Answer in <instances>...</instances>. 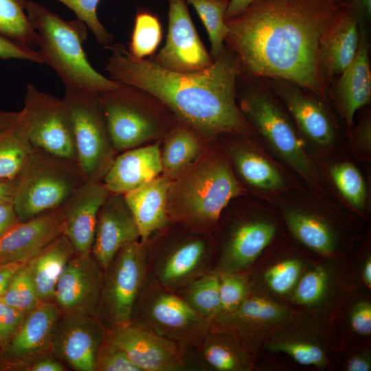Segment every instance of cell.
Here are the masks:
<instances>
[{
  "label": "cell",
  "instance_id": "cell-10",
  "mask_svg": "<svg viewBox=\"0 0 371 371\" xmlns=\"http://www.w3.org/2000/svg\"><path fill=\"white\" fill-rule=\"evenodd\" d=\"M21 109L33 148L77 161L70 120L63 100L28 84Z\"/></svg>",
  "mask_w": 371,
  "mask_h": 371
},
{
  "label": "cell",
  "instance_id": "cell-54",
  "mask_svg": "<svg viewBox=\"0 0 371 371\" xmlns=\"http://www.w3.org/2000/svg\"><path fill=\"white\" fill-rule=\"evenodd\" d=\"M31 371H64L65 366L54 359H42L36 361L29 368Z\"/></svg>",
  "mask_w": 371,
  "mask_h": 371
},
{
  "label": "cell",
  "instance_id": "cell-56",
  "mask_svg": "<svg viewBox=\"0 0 371 371\" xmlns=\"http://www.w3.org/2000/svg\"><path fill=\"white\" fill-rule=\"evenodd\" d=\"M17 179H0V203L4 201L12 200L16 186Z\"/></svg>",
  "mask_w": 371,
  "mask_h": 371
},
{
  "label": "cell",
  "instance_id": "cell-60",
  "mask_svg": "<svg viewBox=\"0 0 371 371\" xmlns=\"http://www.w3.org/2000/svg\"><path fill=\"white\" fill-rule=\"evenodd\" d=\"M338 1H341V0H338Z\"/></svg>",
  "mask_w": 371,
  "mask_h": 371
},
{
  "label": "cell",
  "instance_id": "cell-48",
  "mask_svg": "<svg viewBox=\"0 0 371 371\" xmlns=\"http://www.w3.org/2000/svg\"><path fill=\"white\" fill-rule=\"evenodd\" d=\"M350 326L357 334L369 336L371 334V304L361 301L353 307L350 315Z\"/></svg>",
  "mask_w": 371,
  "mask_h": 371
},
{
  "label": "cell",
  "instance_id": "cell-16",
  "mask_svg": "<svg viewBox=\"0 0 371 371\" xmlns=\"http://www.w3.org/2000/svg\"><path fill=\"white\" fill-rule=\"evenodd\" d=\"M106 330L98 317L64 314L58 319L52 350L78 371H94L98 348Z\"/></svg>",
  "mask_w": 371,
  "mask_h": 371
},
{
  "label": "cell",
  "instance_id": "cell-17",
  "mask_svg": "<svg viewBox=\"0 0 371 371\" xmlns=\"http://www.w3.org/2000/svg\"><path fill=\"white\" fill-rule=\"evenodd\" d=\"M139 239L138 227L123 194L111 193L98 214L92 257L104 272L120 249Z\"/></svg>",
  "mask_w": 371,
  "mask_h": 371
},
{
  "label": "cell",
  "instance_id": "cell-11",
  "mask_svg": "<svg viewBox=\"0 0 371 371\" xmlns=\"http://www.w3.org/2000/svg\"><path fill=\"white\" fill-rule=\"evenodd\" d=\"M289 308L253 289L233 312L218 317L212 326L234 334L251 355L276 330L291 323Z\"/></svg>",
  "mask_w": 371,
  "mask_h": 371
},
{
  "label": "cell",
  "instance_id": "cell-46",
  "mask_svg": "<svg viewBox=\"0 0 371 371\" xmlns=\"http://www.w3.org/2000/svg\"><path fill=\"white\" fill-rule=\"evenodd\" d=\"M26 315L0 299V344H8L16 335Z\"/></svg>",
  "mask_w": 371,
  "mask_h": 371
},
{
  "label": "cell",
  "instance_id": "cell-44",
  "mask_svg": "<svg viewBox=\"0 0 371 371\" xmlns=\"http://www.w3.org/2000/svg\"><path fill=\"white\" fill-rule=\"evenodd\" d=\"M71 10L78 19L83 21L97 41L104 47L110 45L113 35L100 21L97 8L100 0H57Z\"/></svg>",
  "mask_w": 371,
  "mask_h": 371
},
{
  "label": "cell",
  "instance_id": "cell-5",
  "mask_svg": "<svg viewBox=\"0 0 371 371\" xmlns=\"http://www.w3.org/2000/svg\"><path fill=\"white\" fill-rule=\"evenodd\" d=\"M240 192L241 187L226 164L205 163L175 186L170 184L168 214L196 225H213L229 201Z\"/></svg>",
  "mask_w": 371,
  "mask_h": 371
},
{
  "label": "cell",
  "instance_id": "cell-28",
  "mask_svg": "<svg viewBox=\"0 0 371 371\" xmlns=\"http://www.w3.org/2000/svg\"><path fill=\"white\" fill-rule=\"evenodd\" d=\"M60 315L55 302H41L26 315L8 343V353L12 357L26 359L52 349L54 330Z\"/></svg>",
  "mask_w": 371,
  "mask_h": 371
},
{
  "label": "cell",
  "instance_id": "cell-41",
  "mask_svg": "<svg viewBox=\"0 0 371 371\" xmlns=\"http://www.w3.org/2000/svg\"><path fill=\"white\" fill-rule=\"evenodd\" d=\"M1 300L25 315L41 302L38 296L27 262L12 278Z\"/></svg>",
  "mask_w": 371,
  "mask_h": 371
},
{
  "label": "cell",
  "instance_id": "cell-7",
  "mask_svg": "<svg viewBox=\"0 0 371 371\" xmlns=\"http://www.w3.org/2000/svg\"><path fill=\"white\" fill-rule=\"evenodd\" d=\"M67 112L77 162L86 179L102 180L115 159L98 93L65 87L62 99Z\"/></svg>",
  "mask_w": 371,
  "mask_h": 371
},
{
  "label": "cell",
  "instance_id": "cell-35",
  "mask_svg": "<svg viewBox=\"0 0 371 371\" xmlns=\"http://www.w3.org/2000/svg\"><path fill=\"white\" fill-rule=\"evenodd\" d=\"M232 155L238 171L249 183L266 190H277L285 186L279 171L258 153L235 149Z\"/></svg>",
  "mask_w": 371,
  "mask_h": 371
},
{
  "label": "cell",
  "instance_id": "cell-30",
  "mask_svg": "<svg viewBox=\"0 0 371 371\" xmlns=\"http://www.w3.org/2000/svg\"><path fill=\"white\" fill-rule=\"evenodd\" d=\"M273 332L265 342L267 349L273 352H283L297 363L324 368L328 363L324 346L313 336L290 331L286 326Z\"/></svg>",
  "mask_w": 371,
  "mask_h": 371
},
{
  "label": "cell",
  "instance_id": "cell-52",
  "mask_svg": "<svg viewBox=\"0 0 371 371\" xmlns=\"http://www.w3.org/2000/svg\"><path fill=\"white\" fill-rule=\"evenodd\" d=\"M370 369L371 359L368 352H361L353 355L346 364L348 371H370Z\"/></svg>",
  "mask_w": 371,
  "mask_h": 371
},
{
  "label": "cell",
  "instance_id": "cell-43",
  "mask_svg": "<svg viewBox=\"0 0 371 371\" xmlns=\"http://www.w3.org/2000/svg\"><path fill=\"white\" fill-rule=\"evenodd\" d=\"M218 273L220 317L235 311L246 298L251 286L241 272Z\"/></svg>",
  "mask_w": 371,
  "mask_h": 371
},
{
  "label": "cell",
  "instance_id": "cell-4",
  "mask_svg": "<svg viewBox=\"0 0 371 371\" xmlns=\"http://www.w3.org/2000/svg\"><path fill=\"white\" fill-rule=\"evenodd\" d=\"M85 181L76 161L33 148L12 199L19 219L60 207Z\"/></svg>",
  "mask_w": 371,
  "mask_h": 371
},
{
  "label": "cell",
  "instance_id": "cell-33",
  "mask_svg": "<svg viewBox=\"0 0 371 371\" xmlns=\"http://www.w3.org/2000/svg\"><path fill=\"white\" fill-rule=\"evenodd\" d=\"M179 296L201 317L212 322L220 313L219 273L206 272L184 288Z\"/></svg>",
  "mask_w": 371,
  "mask_h": 371
},
{
  "label": "cell",
  "instance_id": "cell-59",
  "mask_svg": "<svg viewBox=\"0 0 371 371\" xmlns=\"http://www.w3.org/2000/svg\"><path fill=\"white\" fill-rule=\"evenodd\" d=\"M216 1H228V0H216Z\"/></svg>",
  "mask_w": 371,
  "mask_h": 371
},
{
  "label": "cell",
  "instance_id": "cell-45",
  "mask_svg": "<svg viewBox=\"0 0 371 371\" xmlns=\"http://www.w3.org/2000/svg\"><path fill=\"white\" fill-rule=\"evenodd\" d=\"M96 371H139L124 352L108 339L100 344L95 359Z\"/></svg>",
  "mask_w": 371,
  "mask_h": 371
},
{
  "label": "cell",
  "instance_id": "cell-24",
  "mask_svg": "<svg viewBox=\"0 0 371 371\" xmlns=\"http://www.w3.org/2000/svg\"><path fill=\"white\" fill-rule=\"evenodd\" d=\"M276 233L274 225L262 219L238 224L233 229L223 249L218 273L242 272L252 264L270 243Z\"/></svg>",
  "mask_w": 371,
  "mask_h": 371
},
{
  "label": "cell",
  "instance_id": "cell-32",
  "mask_svg": "<svg viewBox=\"0 0 371 371\" xmlns=\"http://www.w3.org/2000/svg\"><path fill=\"white\" fill-rule=\"evenodd\" d=\"M33 149L22 111L17 120L0 131V179L19 177Z\"/></svg>",
  "mask_w": 371,
  "mask_h": 371
},
{
  "label": "cell",
  "instance_id": "cell-6",
  "mask_svg": "<svg viewBox=\"0 0 371 371\" xmlns=\"http://www.w3.org/2000/svg\"><path fill=\"white\" fill-rule=\"evenodd\" d=\"M131 324L153 331L183 349L199 344L212 326L211 322L196 313L179 295L161 286L148 273Z\"/></svg>",
  "mask_w": 371,
  "mask_h": 371
},
{
  "label": "cell",
  "instance_id": "cell-15",
  "mask_svg": "<svg viewBox=\"0 0 371 371\" xmlns=\"http://www.w3.org/2000/svg\"><path fill=\"white\" fill-rule=\"evenodd\" d=\"M106 338L121 348L139 371L187 370L183 348L148 329L129 324L107 330Z\"/></svg>",
  "mask_w": 371,
  "mask_h": 371
},
{
  "label": "cell",
  "instance_id": "cell-23",
  "mask_svg": "<svg viewBox=\"0 0 371 371\" xmlns=\"http://www.w3.org/2000/svg\"><path fill=\"white\" fill-rule=\"evenodd\" d=\"M163 172L158 144L133 148L115 157L102 181L111 193L124 194Z\"/></svg>",
  "mask_w": 371,
  "mask_h": 371
},
{
  "label": "cell",
  "instance_id": "cell-38",
  "mask_svg": "<svg viewBox=\"0 0 371 371\" xmlns=\"http://www.w3.org/2000/svg\"><path fill=\"white\" fill-rule=\"evenodd\" d=\"M333 276L330 269L317 266L302 275L292 293L293 302L301 306H318L328 296L332 286Z\"/></svg>",
  "mask_w": 371,
  "mask_h": 371
},
{
  "label": "cell",
  "instance_id": "cell-42",
  "mask_svg": "<svg viewBox=\"0 0 371 371\" xmlns=\"http://www.w3.org/2000/svg\"><path fill=\"white\" fill-rule=\"evenodd\" d=\"M330 174L343 196L356 209H363L366 203V191L363 179L358 169L350 163H340L331 168Z\"/></svg>",
  "mask_w": 371,
  "mask_h": 371
},
{
  "label": "cell",
  "instance_id": "cell-29",
  "mask_svg": "<svg viewBox=\"0 0 371 371\" xmlns=\"http://www.w3.org/2000/svg\"><path fill=\"white\" fill-rule=\"evenodd\" d=\"M76 254L74 247L63 234L28 260L30 274L41 302L54 299L57 282Z\"/></svg>",
  "mask_w": 371,
  "mask_h": 371
},
{
  "label": "cell",
  "instance_id": "cell-9",
  "mask_svg": "<svg viewBox=\"0 0 371 371\" xmlns=\"http://www.w3.org/2000/svg\"><path fill=\"white\" fill-rule=\"evenodd\" d=\"M104 274L98 319L107 330L131 324L148 274L146 242L139 240L120 249Z\"/></svg>",
  "mask_w": 371,
  "mask_h": 371
},
{
  "label": "cell",
  "instance_id": "cell-50",
  "mask_svg": "<svg viewBox=\"0 0 371 371\" xmlns=\"http://www.w3.org/2000/svg\"><path fill=\"white\" fill-rule=\"evenodd\" d=\"M20 221L12 200L0 203V238Z\"/></svg>",
  "mask_w": 371,
  "mask_h": 371
},
{
  "label": "cell",
  "instance_id": "cell-40",
  "mask_svg": "<svg viewBox=\"0 0 371 371\" xmlns=\"http://www.w3.org/2000/svg\"><path fill=\"white\" fill-rule=\"evenodd\" d=\"M303 262L297 258H286L267 268L263 282L273 293L285 295L293 293L302 275Z\"/></svg>",
  "mask_w": 371,
  "mask_h": 371
},
{
  "label": "cell",
  "instance_id": "cell-37",
  "mask_svg": "<svg viewBox=\"0 0 371 371\" xmlns=\"http://www.w3.org/2000/svg\"><path fill=\"white\" fill-rule=\"evenodd\" d=\"M186 1L193 6L207 30L211 44L210 54L214 61L225 49L224 42L228 32L225 12L228 1L216 0H186Z\"/></svg>",
  "mask_w": 371,
  "mask_h": 371
},
{
  "label": "cell",
  "instance_id": "cell-1",
  "mask_svg": "<svg viewBox=\"0 0 371 371\" xmlns=\"http://www.w3.org/2000/svg\"><path fill=\"white\" fill-rule=\"evenodd\" d=\"M341 8L338 0H256L225 21V41L249 74L285 80L326 99L319 44Z\"/></svg>",
  "mask_w": 371,
  "mask_h": 371
},
{
  "label": "cell",
  "instance_id": "cell-31",
  "mask_svg": "<svg viewBox=\"0 0 371 371\" xmlns=\"http://www.w3.org/2000/svg\"><path fill=\"white\" fill-rule=\"evenodd\" d=\"M284 215L291 232L304 245L324 256L335 251L337 236L324 219L297 210H286Z\"/></svg>",
  "mask_w": 371,
  "mask_h": 371
},
{
  "label": "cell",
  "instance_id": "cell-58",
  "mask_svg": "<svg viewBox=\"0 0 371 371\" xmlns=\"http://www.w3.org/2000/svg\"><path fill=\"white\" fill-rule=\"evenodd\" d=\"M362 278L366 285L371 287V259L368 257L366 260L362 269Z\"/></svg>",
  "mask_w": 371,
  "mask_h": 371
},
{
  "label": "cell",
  "instance_id": "cell-3",
  "mask_svg": "<svg viewBox=\"0 0 371 371\" xmlns=\"http://www.w3.org/2000/svg\"><path fill=\"white\" fill-rule=\"evenodd\" d=\"M25 12L38 37L43 63L53 69L65 86L101 93L117 89L120 83L98 72L82 47L87 26L82 21H66L44 5L28 1Z\"/></svg>",
  "mask_w": 371,
  "mask_h": 371
},
{
  "label": "cell",
  "instance_id": "cell-34",
  "mask_svg": "<svg viewBox=\"0 0 371 371\" xmlns=\"http://www.w3.org/2000/svg\"><path fill=\"white\" fill-rule=\"evenodd\" d=\"M199 152V142L192 131L183 127L172 131L161 153L164 175L179 173L197 157Z\"/></svg>",
  "mask_w": 371,
  "mask_h": 371
},
{
  "label": "cell",
  "instance_id": "cell-26",
  "mask_svg": "<svg viewBox=\"0 0 371 371\" xmlns=\"http://www.w3.org/2000/svg\"><path fill=\"white\" fill-rule=\"evenodd\" d=\"M170 184L169 177L158 176L123 194L143 242L168 223L167 202Z\"/></svg>",
  "mask_w": 371,
  "mask_h": 371
},
{
  "label": "cell",
  "instance_id": "cell-25",
  "mask_svg": "<svg viewBox=\"0 0 371 371\" xmlns=\"http://www.w3.org/2000/svg\"><path fill=\"white\" fill-rule=\"evenodd\" d=\"M357 53L352 62L339 75L335 95L347 124L350 126L356 111L368 104L371 98V72L369 41L363 25Z\"/></svg>",
  "mask_w": 371,
  "mask_h": 371
},
{
  "label": "cell",
  "instance_id": "cell-20",
  "mask_svg": "<svg viewBox=\"0 0 371 371\" xmlns=\"http://www.w3.org/2000/svg\"><path fill=\"white\" fill-rule=\"evenodd\" d=\"M209 251L205 240L192 238L160 256L148 273L164 288L176 291L206 273Z\"/></svg>",
  "mask_w": 371,
  "mask_h": 371
},
{
  "label": "cell",
  "instance_id": "cell-27",
  "mask_svg": "<svg viewBox=\"0 0 371 371\" xmlns=\"http://www.w3.org/2000/svg\"><path fill=\"white\" fill-rule=\"evenodd\" d=\"M186 349V348H185ZM196 357L192 368L216 371H249L251 355L232 333L211 326L196 345L188 348Z\"/></svg>",
  "mask_w": 371,
  "mask_h": 371
},
{
  "label": "cell",
  "instance_id": "cell-14",
  "mask_svg": "<svg viewBox=\"0 0 371 371\" xmlns=\"http://www.w3.org/2000/svg\"><path fill=\"white\" fill-rule=\"evenodd\" d=\"M104 274L91 254H76L67 264L54 295L61 313L98 317Z\"/></svg>",
  "mask_w": 371,
  "mask_h": 371
},
{
  "label": "cell",
  "instance_id": "cell-12",
  "mask_svg": "<svg viewBox=\"0 0 371 371\" xmlns=\"http://www.w3.org/2000/svg\"><path fill=\"white\" fill-rule=\"evenodd\" d=\"M139 90L121 84L98 94L113 146L116 152L135 148L156 134L155 122L137 104Z\"/></svg>",
  "mask_w": 371,
  "mask_h": 371
},
{
  "label": "cell",
  "instance_id": "cell-47",
  "mask_svg": "<svg viewBox=\"0 0 371 371\" xmlns=\"http://www.w3.org/2000/svg\"><path fill=\"white\" fill-rule=\"evenodd\" d=\"M0 58L19 59L35 63H44L38 50L1 36H0Z\"/></svg>",
  "mask_w": 371,
  "mask_h": 371
},
{
  "label": "cell",
  "instance_id": "cell-51",
  "mask_svg": "<svg viewBox=\"0 0 371 371\" xmlns=\"http://www.w3.org/2000/svg\"><path fill=\"white\" fill-rule=\"evenodd\" d=\"M354 139L357 146L368 150L371 144V122L370 115H367L356 128Z\"/></svg>",
  "mask_w": 371,
  "mask_h": 371
},
{
  "label": "cell",
  "instance_id": "cell-19",
  "mask_svg": "<svg viewBox=\"0 0 371 371\" xmlns=\"http://www.w3.org/2000/svg\"><path fill=\"white\" fill-rule=\"evenodd\" d=\"M64 231L60 207L20 221L0 238V265L29 260Z\"/></svg>",
  "mask_w": 371,
  "mask_h": 371
},
{
  "label": "cell",
  "instance_id": "cell-2",
  "mask_svg": "<svg viewBox=\"0 0 371 371\" xmlns=\"http://www.w3.org/2000/svg\"><path fill=\"white\" fill-rule=\"evenodd\" d=\"M106 47L111 52L106 65L110 79L160 101L199 132L208 136L251 133L236 100L242 69L229 47L208 68L192 73L173 71L154 60L137 58L121 43Z\"/></svg>",
  "mask_w": 371,
  "mask_h": 371
},
{
  "label": "cell",
  "instance_id": "cell-8",
  "mask_svg": "<svg viewBox=\"0 0 371 371\" xmlns=\"http://www.w3.org/2000/svg\"><path fill=\"white\" fill-rule=\"evenodd\" d=\"M240 104L246 120L275 152L305 179L313 182L315 169L303 142L272 93L265 86L249 85L243 92Z\"/></svg>",
  "mask_w": 371,
  "mask_h": 371
},
{
  "label": "cell",
  "instance_id": "cell-13",
  "mask_svg": "<svg viewBox=\"0 0 371 371\" xmlns=\"http://www.w3.org/2000/svg\"><path fill=\"white\" fill-rule=\"evenodd\" d=\"M168 28L164 47L153 59L161 67L180 73L208 68L213 60L201 41L186 0H168Z\"/></svg>",
  "mask_w": 371,
  "mask_h": 371
},
{
  "label": "cell",
  "instance_id": "cell-57",
  "mask_svg": "<svg viewBox=\"0 0 371 371\" xmlns=\"http://www.w3.org/2000/svg\"><path fill=\"white\" fill-rule=\"evenodd\" d=\"M20 111H6L0 109V131L8 128L18 119Z\"/></svg>",
  "mask_w": 371,
  "mask_h": 371
},
{
  "label": "cell",
  "instance_id": "cell-49",
  "mask_svg": "<svg viewBox=\"0 0 371 371\" xmlns=\"http://www.w3.org/2000/svg\"><path fill=\"white\" fill-rule=\"evenodd\" d=\"M344 8L353 14L359 25L371 19V0H341Z\"/></svg>",
  "mask_w": 371,
  "mask_h": 371
},
{
  "label": "cell",
  "instance_id": "cell-22",
  "mask_svg": "<svg viewBox=\"0 0 371 371\" xmlns=\"http://www.w3.org/2000/svg\"><path fill=\"white\" fill-rule=\"evenodd\" d=\"M359 37L357 19L342 7L319 44V65L327 87L353 60Z\"/></svg>",
  "mask_w": 371,
  "mask_h": 371
},
{
  "label": "cell",
  "instance_id": "cell-36",
  "mask_svg": "<svg viewBox=\"0 0 371 371\" xmlns=\"http://www.w3.org/2000/svg\"><path fill=\"white\" fill-rule=\"evenodd\" d=\"M28 1L0 0V36L36 49L37 34L25 12Z\"/></svg>",
  "mask_w": 371,
  "mask_h": 371
},
{
  "label": "cell",
  "instance_id": "cell-53",
  "mask_svg": "<svg viewBox=\"0 0 371 371\" xmlns=\"http://www.w3.org/2000/svg\"><path fill=\"white\" fill-rule=\"evenodd\" d=\"M256 0H229L225 12V20L232 19L243 13Z\"/></svg>",
  "mask_w": 371,
  "mask_h": 371
},
{
  "label": "cell",
  "instance_id": "cell-21",
  "mask_svg": "<svg viewBox=\"0 0 371 371\" xmlns=\"http://www.w3.org/2000/svg\"><path fill=\"white\" fill-rule=\"evenodd\" d=\"M267 80L273 93L284 103L300 129L309 139L322 146L333 142L334 126L322 102L289 81Z\"/></svg>",
  "mask_w": 371,
  "mask_h": 371
},
{
  "label": "cell",
  "instance_id": "cell-55",
  "mask_svg": "<svg viewBox=\"0 0 371 371\" xmlns=\"http://www.w3.org/2000/svg\"><path fill=\"white\" fill-rule=\"evenodd\" d=\"M28 260L0 265V284L9 282L16 272Z\"/></svg>",
  "mask_w": 371,
  "mask_h": 371
},
{
  "label": "cell",
  "instance_id": "cell-39",
  "mask_svg": "<svg viewBox=\"0 0 371 371\" xmlns=\"http://www.w3.org/2000/svg\"><path fill=\"white\" fill-rule=\"evenodd\" d=\"M162 37L159 19L153 14L142 12L136 15L128 50L137 58L153 54Z\"/></svg>",
  "mask_w": 371,
  "mask_h": 371
},
{
  "label": "cell",
  "instance_id": "cell-18",
  "mask_svg": "<svg viewBox=\"0 0 371 371\" xmlns=\"http://www.w3.org/2000/svg\"><path fill=\"white\" fill-rule=\"evenodd\" d=\"M110 194L102 180L85 181L60 207L64 234L77 254H91L98 214Z\"/></svg>",
  "mask_w": 371,
  "mask_h": 371
}]
</instances>
